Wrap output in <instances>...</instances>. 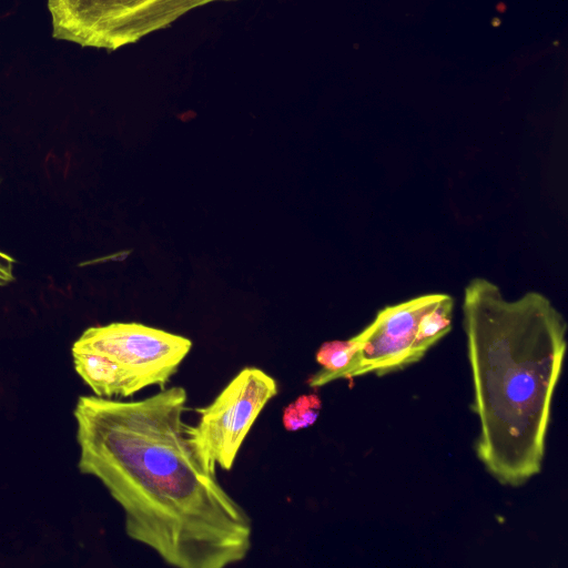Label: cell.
<instances>
[{"label":"cell","instance_id":"obj_1","mask_svg":"<svg viewBox=\"0 0 568 568\" xmlns=\"http://www.w3.org/2000/svg\"><path fill=\"white\" fill-rule=\"evenodd\" d=\"M182 386L121 400L80 396L73 415L79 469L98 478L124 511L125 534L176 568L245 560L253 523L190 443Z\"/></svg>","mask_w":568,"mask_h":568},{"label":"cell","instance_id":"obj_2","mask_svg":"<svg viewBox=\"0 0 568 568\" xmlns=\"http://www.w3.org/2000/svg\"><path fill=\"white\" fill-rule=\"evenodd\" d=\"M464 327L479 420L476 454L501 485L540 473L567 323L539 292L506 300L483 277L464 292Z\"/></svg>","mask_w":568,"mask_h":568},{"label":"cell","instance_id":"obj_3","mask_svg":"<svg viewBox=\"0 0 568 568\" xmlns=\"http://www.w3.org/2000/svg\"><path fill=\"white\" fill-rule=\"evenodd\" d=\"M217 1L235 0H47V8L53 39L115 51Z\"/></svg>","mask_w":568,"mask_h":568},{"label":"cell","instance_id":"obj_4","mask_svg":"<svg viewBox=\"0 0 568 568\" xmlns=\"http://www.w3.org/2000/svg\"><path fill=\"white\" fill-rule=\"evenodd\" d=\"M277 393V383L271 375L248 366L211 404L194 409L199 420L195 425L185 423L184 430L207 469L231 470L253 424Z\"/></svg>","mask_w":568,"mask_h":568},{"label":"cell","instance_id":"obj_5","mask_svg":"<svg viewBox=\"0 0 568 568\" xmlns=\"http://www.w3.org/2000/svg\"><path fill=\"white\" fill-rule=\"evenodd\" d=\"M192 348V341L141 323L88 327L71 351L92 352L124 373L130 396L149 386L164 388Z\"/></svg>","mask_w":568,"mask_h":568},{"label":"cell","instance_id":"obj_6","mask_svg":"<svg viewBox=\"0 0 568 568\" xmlns=\"http://www.w3.org/2000/svg\"><path fill=\"white\" fill-rule=\"evenodd\" d=\"M443 295L424 294L381 310L368 326L351 337L355 353L336 381L383 376L420 361L428 351L419 339L420 320Z\"/></svg>","mask_w":568,"mask_h":568},{"label":"cell","instance_id":"obj_7","mask_svg":"<svg viewBox=\"0 0 568 568\" xmlns=\"http://www.w3.org/2000/svg\"><path fill=\"white\" fill-rule=\"evenodd\" d=\"M74 369L95 396L129 397L124 373L106 357L92 352L71 351Z\"/></svg>","mask_w":568,"mask_h":568},{"label":"cell","instance_id":"obj_8","mask_svg":"<svg viewBox=\"0 0 568 568\" xmlns=\"http://www.w3.org/2000/svg\"><path fill=\"white\" fill-rule=\"evenodd\" d=\"M354 353L355 345L351 338L323 343L315 355L321 369L307 378V385L317 388L336 381L337 375L352 361Z\"/></svg>","mask_w":568,"mask_h":568},{"label":"cell","instance_id":"obj_9","mask_svg":"<svg viewBox=\"0 0 568 568\" xmlns=\"http://www.w3.org/2000/svg\"><path fill=\"white\" fill-rule=\"evenodd\" d=\"M322 402L317 394L302 395L288 404L283 412L286 430L295 432L313 425L321 412Z\"/></svg>","mask_w":568,"mask_h":568},{"label":"cell","instance_id":"obj_10","mask_svg":"<svg viewBox=\"0 0 568 568\" xmlns=\"http://www.w3.org/2000/svg\"><path fill=\"white\" fill-rule=\"evenodd\" d=\"M16 264L17 260L11 254L0 248V287L8 286L16 281Z\"/></svg>","mask_w":568,"mask_h":568}]
</instances>
